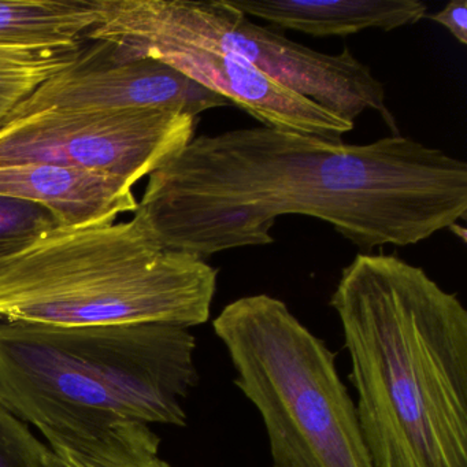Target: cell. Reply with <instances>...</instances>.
<instances>
[{
    "label": "cell",
    "instance_id": "ba28073f",
    "mask_svg": "<svg viewBox=\"0 0 467 467\" xmlns=\"http://www.w3.org/2000/svg\"><path fill=\"white\" fill-rule=\"evenodd\" d=\"M92 43L72 67L48 78L24 100L5 124L50 109H165L198 119L204 111L231 105L217 92L158 59L132 58L108 43Z\"/></svg>",
    "mask_w": 467,
    "mask_h": 467
},
{
    "label": "cell",
    "instance_id": "52a82bcc",
    "mask_svg": "<svg viewBox=\"0 0 467 467\" xmlns=\"http://www.w3.org/2000/svg\"><path fill=\"white\" fill-rule=\"evenodd\" d=\"M196 125V117L165 109H50L0 127V166L53 163L135 185L187 146Z\"/></svg>",
    "mask_w": 467,
    "mask_h": 467
},
{
    "label": "cell",
    "instance_id": "4fadbf2b",
    "mask_svg": "<svg viewBox=\"0 0 467 467\" xmlns=\"http://www.w3.org/2000/svg\"><path fill=\"white\" fill-rule=\"evenodd\" d=\"M100 0H0V48L72 47L88 42Z\"/></svg>",
    "mask_w": 467,
    "mask_h": 467
},
{
    "label": "cell",
    "instance_id": "e0dca14e",
    "mask_svg": "<svg viewBox=\"0 0 467 467\" xmlns=\"http://www.w3.org/2000/svg\"><path fill=\"white\" fill-rule=\"evenodd\" d=\"M429 18L447 29L456 42L462 46L467 45V0H452L444 9L429 16Z\"/></svg>",
    "mask_w": 467,
    "mask_h": 467
},
{
    "label": "cell",
    "instance_id": "5bb4252c",
    "mask_svg": "<svg viewBox=\"0 0 467 467\" xmlns=\"http://www.w3.org/2000/svg\"><path fill=\"white\" fill-rule=\"evenodd\" d=\"M86 43L72 47L0 48V127L43 83L72 67L86 53Z\"/></svg>",
    "mask_w": 467,
    "mask_h": 467
},
{
    "label": "cell",
    "instance_id": "9a60e30c",
    "mask_svg": "<svg viewBox=\"0 0 467 467\" xmlns=\"http://www.w3.org/2000/svg\"><path fill=\"white\" fill-rule=\"evenodd\" d=\"M58 226L45 207L0 196V259L24 250Z\"/></svg>",
    "mask_w": 467,
    "mask_h": 467
},
{
    "label": "cell",
    "instance_id": "277c9868",
    "mask_svg": "<svg viewBox=\"0 0 467 467\" xmlns=\"http://www.w3.org/2000/svg\"><path fill=\"white\" fill-rule=\"evenodd\" d=\"M218 269L163 248L143 221L58 228L0 259V321L51 327L206 324Z\"/></svg>",
    "mask_w": 467,
    "mask_h": 467
},
{
    "label": "cell",
    "instance_id": "8992f818",
    "mask_svg": "<svg viewBox=\"0 0 467 467\" xmlns=\"http://www.w3.org/2000/svg\"><path fill=\"white\" fill-rule=\"evenodd\" d=\"M87 39L127 56L147 46L185 45L239 57L351 124L373 110L392 135H400L385 103L384 84L348 48L340 54L311 50L253 23L226 0H100L99 23Z\"/></svg>",
    "mask_w": 467,
    "mask_h": 467
},
{
    "label": "cell",
    "instance_id": "7c38bea8",
    "mask_svg": "<svg viewBox=\"0 0 467 467\" xmlns=\"http://www.w3.org/2000/svg\"><path fill=\"white\" fill-rule=\"evenodd\" d=\"M47 467H171L160 456L161 439L146 423L106 428L45 429Z\"/></svg>",
    "mask_w": 467,
    "mask_h": 467
},
{
    "label": "cell",
    "instance_id": "9c48e42d",
    "mask_svg": "<svg viewBox=\"0 0 467 467\" xmlns=\"http://www.w3.org/2000/svg\"><path fill=\"white\" fill-rule=\"evenodd\" d=\"M127 57L158 59L174 67L234 103L269 130L332 141L343 140V135L354 130L351 122L281 86L239 57L185 45L147 46Z\"/></svg>",
    "mask_w": 467,
    "mask_h": 467
},
{
    "label": "cell",
    "instance_id": "6da1fadb",
    "mask_svg": "<svg viewBox=\"0 0 467 467\" xmlns=\"http://www.w3.org/2000/svg\"><path fill=\"white\" fill-rule=\"evenodd\" d=\"M324 221L362 253L418 244L467 215V165L401 135L365 144L269 128L193 138L149 176L138 215L206 261L275 243L278 217Z\"/></svg>",
    "mask_w": 467,
    "mask_h": 467
},
{
    "label": "cell",
    "instance_id": "3957f363",
    "mask_svg": "<svg viewBox=\"0 0 467 467\" xmlns=\"http://www.w3.org/2000/svg\"><path fill=\"white\" fill-rule=\"evenodd\" d=\"M196 338L169 324L51 327L0 321V404L45 429L187 425Z\"/></svg>",
    "mask_w": 467,
    "mask_h": 467
},
{
    "label": "cell",
    "instance_id": "5b68a950",
    "mask_svg": "<svg viewBox=\"0 0 467 467\" xmlns=\"http://www.w3.org/2000/svg\"><path fill=\"white\" fill-rule=\"evenodd\" d=\"M243 395L256 407L275 467H373L336 355L285 302L266 294L226 305L213 322Z\"/></svg>",
    "mask_w": 467,
    "mask_h": 467
},
{
    "label": "cell",
    "instance_id": "7a4b0ae2",
    "mask_svg": "<svg viewBox=\"0 0 467 467\" xmlns=\"http://www.w3.org/2000/svg\"><path fill=\"white\" fill-rule=\"evenodd\" d=\"M330 306L373 467H467V310L422 267L360 253Z\"/></svg>",
    "mask_w": 467,
    "mask_h": 467
},
{
    "label": "cell",
    "instance_id": "30bf717a",
    "mask_svg": "<svg viewBox=\"0 0 467 467\" xmlns=\"http://www.w3.org/2000/svg\"><path fill=\"white\" fill-rule=\"evenodd\" d=\"M132 188L119 177L53 163L0 166V196L45 207L62 228L116 223L135 213Z\"/></svg>",
    "mask_w": 467,
    "mask_h": 467
},
{
    "label": "cell",
    "instance_id": "8fae6325",
    "mask_svg": "<svg viewBox=\"0 0 467 467\" xmlns=\"http://www.w3.org/2000/svg\"><path fill=\"white\" fill-rule=\"evenodd\" d=\"M244 16L280 31L314 37L352 36L366 29L390 32L428 17L420 0H226Z\"/></svg>",
    "mask_w": 467,
    "mask_h": 467
},
{
    "label": "cell",
    "instance_id": "2e32d148",
    "mask_svg": "<svg viewBox=\"0 0 467 467\" xmlns=\"http://www.w3.org/2000/svg\"><path fill=\"white\" fill-rule=\"evenodd\" d=\"M50 447L0 404V467H47Z\"/></svg>",
    "mask_w": 467,
    "mask_h": 467
}]
</instances>
